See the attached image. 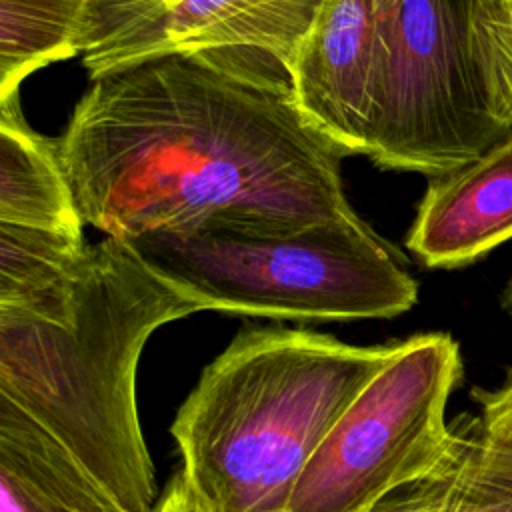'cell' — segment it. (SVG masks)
Segmentation results:
<instances>
[{"label": "cell", "instance_id": "9", "mask_svg": "<svg viewBox=\"0 0 512 512\" xmlns=\"http://www.w3.org/2000/svg\"><path fill=\"white\" fill-rule=\"evenodd\" d=\"M512 238V136L428 178L406 248L428 268L468 266Z\"/></svg>", "mask_w": 512, "mask_h": 512}, {"label": "cell", "instance_id": "19", "mask_svg": "<svg viewBox=\"0 0 512 512\" xmlns=\"http://www.w3.org/2000/svg\"><path fill=\"white\" fill-rule=\"evenodd\" d=\"M500 306H502L504 314L512 320V278L508 280V284L504 286V290L500 294Z\"/></svg>", "mask_w": 512, "mask_h": 512}, {"label": "cell", "instance_id": "3", "mask_svg": "<svg viewBox=\"0 0 512 512\" xmlns=\"http://www.w3.org/2000/svg\"><path fill=\"white\" fill-rule=\"evenodd\" d=\"M392 350L394 342L354 346L310 330H240L170 426L206 510L288 512L318 444Z\"/></svg>", "mask_w": 512, "mask_h": 512}, {"label": "cell", "instance_id": "4", "mask_svg": "<svg viewBox=\"0 0 512 512\" xmlns=\"http://www.w3.org/2000/svg\"><path fill=\"white\" fill-rule=\"evenodd\" d=\"M126 242L198 310L332 322L394 318L418 300L416 280L358 214L298 228L148 232Z\"/></svg>", "mask_w": 512, "mask_h": 512}, {"label": "cell", "instance_id": "11", "mask_svg": "<svg viewBox=\"0 0 512 512\" xmlns=\"http://www.w3.org/2000/svg\"><path fill=\"white\" fill-rule=\"evenodd\" d=\"M0 222L72 234L84 226L56 140L26 124L18 94L0 100Z\"/></svg>", "mask_w": 512, "mask_h": 512}, {"label": "cell", "instance_id": "5", "mask_svg": "<svg viewBox=\"0 0 512 512\" xmlns=\"http://www.w3.org/2000/svg\"><path fill=\"white\" fill-rule=\"evenodd\" d=\"M480 0H380L368 158L428 178L512 136L478 40Z\"/></svg>", "mask_w": 512, "mask_h": 512}, {"label": "cell", "instance_id": "15", "mask_svg": "<svg viewBox=\"0 0 512 512\" xmlns=\"http://www.w3.org/2000/svg\"><path fill=\"white\" fill-rule=\"evenodd\" d=\"M476 26L494 110L512 128V0H480Z\"/></svg>", "mask_w": 512, "mask_h": 512}, {"label": "cell", "instance_id": "16", "mask_svg": "<svg viewBox=\"0 0 512 512\" xmlns=\"http://www.w3.org/2000/svg\"><path fill=\"white\" fill-rule=\"evenodd\" d=\"M480 404L478 438L494 452L512 458V372L496 390H476Z\"/></svg>", "mask_w": 512, "mask_h": 512}, {"label": "cell", "instance_id": "7", "mask_svg": "<svg viewBox=\"0 0 512 512\" xmlns=\"http://www.w3.org/2000/svg\"><path fill=\"white\" fill-rule=\"evenodd\" d=\"M324 0H90L82 62L92 76L198 48H252L290 74Z\"/></svg>", "mask_w": 512, "mask_h": 512}, {"label": "cell", "instance_id": "1", "mask_svg": "<svg viewBox=\"0 0 512 512\" xmlns=\"http://www.w3.org/2000/svg\"><path fill=\"white\" fill-rule=\"evenodd\" d=\"M54 140L84 224L104 236L356 216L348 154L260 50H178L92 76Z\"/></svg>", "mask_w": 512, "mask_h": 512}, {"label": "cell", "instance_id": "13", "mask_svg": "<svg viewBox=\"0 0 512 512\" xmlns=\"http://www.w3.org/2000/svg\"><path fill=\"white\" fill-rule=\"evenodd\" d=\"M88 246L82 234L0 222V308H24L70 290Z\"/></svg>", "mask_w": 512, "mask_h": 512}, {"label": "cell", "instance_id": "18", "mask_svg": "<svg viewBox=\"0 0 512 512\" xmlns=\"http://www.w3.org/2000/svg\"><path fill=\"white\" fill-rule=\"evenodd\" d=\"M154 512H208L206 506L200 502L196 492L186 482L182 470L176 472L164 492L160 494Z\"/></svg>", "mask_w": 512, "mask_h": 512}, {"label": "cell", "instance_id": "6", "mask_svg": "<svg viewBox=\"0 0 512 512\" xmlns=\"http://www.w3.org/2000/svg\"><path fill=\"white\" fill-rule=\"evenodd\" d=\"M460 378V346L450 334L394 342L304 466L288 512H370L448 472L464 440L446 420Z\"/></svg>", "mask_w": 512, "mask_h": 512}, {"label": "cell", "instance_id": "17", "mask_svg": "<svg viewBox=\"0 0 512 512\" xmlns=\"http://www.w3.org/2000/svg\"><path fill=\"white\" fill-rule=\"evenodd\" d=\"M442 476L410 486L400 496L392 494L370 512H436Z\"/></svg>", "mask_w": 512, "mask_h": 512}, {"label": "cell", "instance_id": "8", "mask_svg": "<svg viewBox=\"0 0 512 512\" xmlns=\"http://www.w3.org/2000/svg\"><path fill=\"white\" fill-rule=\"evenodd\" d=\"M380 0H324L290 70L300 108L348 156H368Z\"/></svg>", "mask_w": 512, "mask_h": 512}, {"label": "cell", "instance_id": "12", "mask_svg": "<svg viewBox=\"0 0 512 512\" xmlns=\"http://www.w3.org/2000/svg\"><path fill=\"white\" fill-rule=\"evenodd\" d=\"M90 0H0V100L38 68L82 54Z\"/></svg>", "mask_w": 512, "mask_h": 512}, {"label": "cell", "instance_id": "2", "mask_svg": "<svg viewBox=\"0 0 512 512\" xmlns=\"http://www.w3.org/2000/svg\"><path fill=\"white\" fill-rule=\"evenodd\" d=\"M200 312L120 238L88 246L72 288L0 308V398L62 444L126 510L158 490L136 404L140 354L160 326Z\"/></svg>", "mask_w": 512, "mask_h": 512}, {"label": "cell", "instance_id": "14", "mask_svg": "<svg viewBox=\"0 0 512 512\" xmlns=\"http://www.w3.org/2000/svg\"><path fill=\"white\" fill-rule=\"evenodd\" d=\"M436 512H512V458L478 436H464L454 464L442 474Z\"/></svg>", "mask_w": 512, "mask_h": 512}, {"label": "cell", "instance_id": "10", "mask_svg": "<svg viewBox=\"0 0 512 512\" xmlns=\"http://www.w3.org/2000/svg\"><path fill=\"white\" fill-rule=\"evenodd\" d=\"M0 512H130L62 444L0 398Z\"/></svg>", "mask_w": 512, "mask_h": 512}]
</instances>
